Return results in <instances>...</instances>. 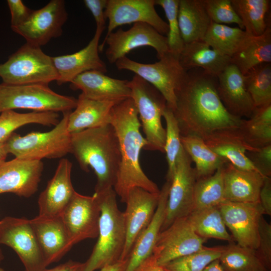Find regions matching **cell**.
<instances>
[{
    "label": "cell",
    "instance_id": "cell-1",
    "mask_svg": "<svg viewBox=\"0 0 271 271\" xmlns=\"http://www.w3.org/2000/svg\"><path fill=\"white\" fill-rule=\"evenodd\" d=\"M175 95L172 111L181 136H195L204 140L215 131L240 126L243 118L228 112L219 96L217 77L201 69L187 70Z\"/></svg>",
    "mask_w": 271,
    "mask_h": 271
},
{
    "label": "cell",
    "instance_id": "cell-2",
    "mask_svg": "<svg viewBox=\"0 0 271 271\" xmlns=\"http://www.w3.org/2000/svg\"><path fill=\"white\" fill-rule=\"evenodd\" d=\"M109 124L116 133L120 152V163L113 189L121 201L125 203L128 191L135 187L160 193L157 184L147 176L140 165V153L147 142L140 131L141 123L131 98L113 106Z\"/></svg>",
    "mask_w": 271,
    "mask_h": 271
},
{
    "label": "cell",
    "instance_id": "cell-3",
    "mask_svg": "<svg viewBox=\"0 0 271 271\" xmlns=\"http://www.w3.org/2000/svg\"><path fill=\"white\" fill-rule=\"evenodd\" d=\"M70 153L80 168H89L97 177L95 192L113 188L120 163L118 139L113 126H104L71 133Z\"/></svg>",
    "mask_w": 271,
    "mask_h": 271
},
{
    "label": "cell",
    "instance_id": "cell-4",
    "mask_svg": "<svg viewBox=\"0 0 271 271\" xmlns=\"http://www.w3.org/2000/svg\"><path fill=\"white\" fill-rule=\"evenodd\" d=\"M94 193L100 207L98 240L82 271H95L121 260L125 242L124 214L118 208L113 188Z\"/></svg>",
    "mask_w": 271,
    "mask_h": 271
},
{
    "label": "cell",
    "instance_id": "cell-5",
    "mask_svg": "<svg viewBox=\"0 0 271 271\" xmlns=\"http://www.w3.org/2000/svg\"><path fill=\"white\" fill-rule=\"evenodd\" d=\"M70 112L63 113L59 122L48 131H32L22 136L13 132L4 142L8 153L16 158L38 161L61 158L70 153L71 134L67 126Z\"/></svg>",
    "mask_w": 271,
    "mask_h": 271
},
{
    "label": "cell",
    "instance_id": "cell-6",
    "mask_svg": "<svg viewBox=\"0 0 271 271\" xmlns=\"http://www.w3.org/2000/svg\"><path fill=\"white\" fill-rule=\"evenodd\" d=\"M0 77L3 83L10 85H49L58 75L52 57L41 47L26 42L0 64Z\"/></svg>",
    "mask_w": 271,
    "mask_h": 271
},
{
    "label": "cell",
    "instance_id": "cell-7",
    "mask_svg": "<svg viewBox=\"0 0 271 271\" xmlns=\"http://www.w3.org/2000/svg\"><path fill=\"white\" fill-rule=\"evenodd\" d=\"M77 101L73 97L55 92L47 84H0V113L16 109L65 113L74 109Z\"/></svg>",
    "mask_w": 271,
    "mask_h": 271
},
{
    "label": "cell",
    "instance_id": "cell-8",
    "mask_svg": "<svg viewBox=\"0 0 271 271\" xmlns=\"http://www.w3.org/2000/svg\"><path fill=\"white\" fill-rule=\"evenodd\" d=\"M130 98L137 108L147 145L144 150L164 153L166 128L162 117L167 102L153 85L137 75L129 81Z\"/></svg>",
    "mask_w": 271,
    "mask_h": 271
},
{
    "label": "cell",
    "instance_id": "cell-9",
    "mask_svg": "<svg viewBox=\"0 0 271 271\" xmlns=\"http://www.w3.org/2000/svg\"><path fill=\"white\" fill-rule=\"evenodd\" d=\"M152 64H145L126 56L118 60V70L130 71L155 87L164 96L172 111L176 105L175 90L185 78L187 71L181 65L179 57L168 52Z\"/></svg>",
    "mask_w": 271,
    "mask_h": 271
},
{
    "label": "cell",
    "instance_id": "cell-10",
    "mask_svg": "<svg viewBox=\"0 0 271 271\" xmlns=\"http://www.w3.org/2000/svg\"><path fill=\"white\" fill-rule=\"evenodd\" d=\"M105 44L108 46L105 56L110 64H115L131 51L142 47L153 48L159 59L169 52L167 37L144 23H134L127 30L120 28L111 32L99 45V52Z\"/></svg>",
    "mask_w": 271,
    "mask_h": 271
},
{
    "label": "cell",
    "instance_id": "cell-11",
    "mask_svg": "<svg viewBox=\"0 0 271 271\" xmlns=\"http://www.w3.org/2000/svg\"><path fill=\"white\" fill-rule=\"evenodd\" d=\"M0 244L15 251L25 271H43L47 267L29 219L12 216L0 219Z\"/></svg>",
    "mask_w": 271,
    "mask_h": 271
},
{
    "label": "cell",
    "instance_id": "cell-12",
    "mask_svg": "<svg viewBox=\"0 0 271 271\" xmlns=\"http://www.w3.org/2000/svg\"><path fill=\"white\" fill-rule=\"evenodd\" d=\"M192 162L183 149L171 181L161 232L177 219L187 217L193 211L194 186L197 179Z\"/></svg>",
    "mask_w": 271,
    "mask_h": 271
},
{
    "label": "cell",
    "instance_id": "cell-13",
    "mask_svg": "<svg viewBox=\"0 0 271 271\" xmlns=\"http://www.w3.org/2000/svg\"><path fill=\"white\" fill-rule=\"evenodd\" d=\"M67 18L64 1L52 0L43 8L33 10L25 23L12 29L27 43L41 47L62 35Z\"/></svg>",
    "mask_w": 271,
    "mask_h": 271
},
{
    "label": "cell",
    "instance_id": "cell-14",
    "mask_svg": "<svg viewBox=\"0 0 271 271\" xmlns=\"http://www.w3.org/2000/svg\"><path fill=\"white\" fill-rule=\"evenodd\" d=\"M60 216L72 246L98 236L100 207L95 193L86 196L76 192Z\"/></svg>",
    "mask_w": 271,
    "mask_h": 271
},
{
    "label": "cell",
    "instance_id": "cell-15",
    "mask_svg": "<svg viewBox=\"0 0 271 271\" xmlns=\"http://www.w3.org/2000/svg\"><path fill=\"white\" fill-rule=\"evenodd\" d=\"M206 240L195 233L187 217L181 218L160 232L152 254L157 264L163 266L173 259L201 250Z\"/></svg>",
    "mask_w": 271,
    "mask_h": 271
},
{
    "label": "cell",
    "instance_id": "cell-16",
    "mask_svg": "<svg viewBox=\"0 0 271 271\" xmlns=\"http://www.w3.org/2000/svg\"><path fill=\"white\" fill-rule=\"evenodd\" d=\"M223 221L238 244L256 249L258 226L263 211L259 203H239L225 200L218 206Z\"/></svg>",
    "mask_w": 271,
    "mask_h": 271
},
{
    "label": "cell",
    "instance_id": "cell-17",
    "mask_svg": "<svg viewBox=\"0 0 271 271\" xmlns=\"http://www.w3.org/2000/svg\"><path fill=\"white\" fill-rule=\"evenodd\" d=\"M155 0H107L105 16L108 20L107 37L118 27L144 23L161 34L167 35L168 25L158 15Z\"/></svg>",
    "mask_w": 271,
    "mask_h": 271
},
{
    "label": "cell",
    "instance_id": "cell-18",
    "mask_svg": "<svg viewBox=\"0 0 271 271\" xmlns=\"http://www.w3.org/2000/svg\"><path fill=\"white\" fill-rule=\"evenodd\" d=\"M160 193L135 187L128 191L123 212L126 238L121 260L128 259L137 239L152 220L157 209Z\"/></svg>",
    "mask_w": 271,
    "mask_h": 271
},
{
    "label": "cell",
    "instance_id": "cell-19",
    "mask_svg": "<svg viewBox=\"0 0 271 271\" xmlns=\"http://www.w3.org/2000/svg\"><path fill=\"white\" fill-rule=\"evenodd\" d=\"M44 170L42 161L15 158L0 166V194L28 198L38 190Z\"/></svg>",
    "mask_w": 271,
    "mask_h": 271
},
{
    "label": "cell",
    "instance_id": "cell-20",
    "mask_svg": "<svg viewBox=\"0 0 271 271\" xmlns=\"http://www.w3.org/2000/svg\"><path fill=\"white\" fill-rule=\"evenodd\" d=\"M103 32L96 29L88 44L77 52L52 57L58 75L56 81L58 84L70 83L77 76L88 71L107 72L106 65L99 55V40Z\"/></svg>",
    "mask_w": 271,
    "mask_h": 271
},
{
    "label": "cell",
    "instance_id": "cell-21",
    "mask_svg": "<svg viewBox=\"0 0 271 271\" xmlns=\"http://www.w3.org/2000/svg\"><path fill=\"white\" fill-rule=\"evenodd\" d=\"M72 168V164L69 160H60L53 176L39 195L38 215H61L76 192L71 181Z\"/></svg>",
    "mask_w": 271,
    "mask_h": 271
},
{
    "label": "cell",
    "instance_id": "cell-22",
    "mask_svg": "<svg viewBox=\"0 0 271 271\" xmlns=\"http://www.w3.org/2000/svg\"><path fill=\"white\" fill-rule=\"evenodd\" d=\"M73 90H80L86 97L115 103L130 98L129 81L110 77L97 70L85 72L70 82Z\"/></svg>",
    "mask_w": 271,
    "mask_h": 271
},
{
    "label": "cell",
    "instance_id": "cell-23",
    "mask_svg": "<svg viewBox=\"0 0 271 271\" xmlns=\"http://www.w3.org/2000/svg\"><path fill=\"white\" fill-rule=\"evenodd\" d=\"M217 91L226 109L232 115L249 118L255 107L246 88L244 76L230 63L217 77Z\"/></svg>",
    "mask_w": 271,
    "mask_h": 271
},
{
    "label": "cell",
    "instance_id": "cell-24",
    "mask_svg": "<svg viewBox=\"0 0 271 271\" xmlns=\"http://www.w3.org/2000/svg\"><path fill=\"white\" fill-rule=\"evenodd\" d=\"M30 221L47 266L59 261L72 248L60 216L38 215Z\"/></svg>",
    "mask_w": 271,
    "mask_h": 271
},
{
    "label": "cell",
    "instance_id": "cell-25",
    "mask_svg": "<svg viewBox=\"0 0 271 271\" xmlns=\"http://www.w3.org/2000/svg\"><path fill=\"white\" fill-rule=\"evenodd\" d=\"M204 141L213 152L236 168L257 172L246 154L258 148L248 143L239 128L215 131Z\"/></svg>",
    "mask_w": 271,
    "mask_h": 271
},
{
    "label": "cell",
    "instance_id": "cell-26",
    "mask_svg": "<svg viewBox=\"0 0 271 271\" xmlns=\"http://www.w3.org/2000/svg\"><path fill=\"white\" fill-rule=\"evenodd\" d=\"M264 178L256 171L241 170L226 163L223 170L225 200L233 202L259 203Z\"/></svg>",
    "mask_w": 271,
    "mask_h": 271
},
{
    "label": "cell",
    "instance_id": "cell-27",
    "mask_svg": "<svg viewBox=\"0 0 271 271\" xmlns=\"http://www.w3.org/2000/svg\"><path fill=\"white\" fill-rule=\"evenodd\" d=\"M170 185L171 182L166 181L160 190L158 204L153 217L135 242L125 271H133L152 254L164 220Z\"/></svg>",
    "mask_w": 271,
    "mask_h": 271
},
{
    "label": "cell",
    "instance_id": "cell-28",
    "mask_svg": "<svg viewBox=\"0 0 271 271\" xmlns=\"http://www.w3.org/2000/svg\"><path fill=\"white\" fill-rule=\"evenodd\" d=\"M115 104L91 99L80 94L75 108L69 113L68 131L73 133L109 124L110 112Z\"/></svg>",
    "mask_w": 271,
    "mask_h": 271
},
{
    "label": "cell",
    "instance_id": "cell-29",
    "mask_svg": "<svg viewBox=\"0 0 271 271\" xmlns=\"http://www.w3.org/2000/svg\"><path fill=\"white\" fill-rule=\"evenodd\" d=\"M179 60L186 71L200 68L215 77L231 63L230 57L212 49L203 41L184 44Z\"/></svg>",
    "mask_w": 271,
    "mask_h": 271
},
{
    "label": "cell",
    "instance_id": "cell-30",
    "mask_svg": "<svg viewBox=\"0 0 271 271\" xmlns=\"http://www.w3.org/2000/svg\"><path fill=\"white\" fill-rule=\"evenodd\" d=\"M178 19L184 44L203 41L211 22L202 0H179Z\"/></svg>",
    "mask_w": 271,
    "mask_h": 271
},
{
    "label": "cell",
    "instance_id": "cell-31",
    "mask_svg": "<svg viewBox=\"0 0 271 271\" xmlns=\"http://www.w3.org/2000/svg\"><path fill=\"white\" fill-rule=\"evenodd\" d=\"M230 60L243 75L256 66L271 63L270 26L260 36H249Z\"/></svg>",
    "mask_w": 271,
    "mask_h": 271
},
{
    "label": "cell",
    "instance_id": "cell-32",
    "mask_svg": "<svg viewBox=\"0 0 271 271\" xmlns=\"http://www.w3.org/2000/svg\"><path fill=\"white\" fill-rule=\"evenodd\" d=\"M181 141L184 150L195 164L197 179L213 174L228 162L213 152L199 137L181 136Z\"/></svg>",
    "mask_w": 271,
    "mask_h": 271
},
{
    "label": "cell",
    "instance_id": "cell-33",
    "mask_svg": "<svg viewBox=\"0 0 271 271\" xmlns=\"http://www.w3.org/2000/svg\"><path fill=\"white\" fill-rule=\"evenodd\" d=\"M195 233L207 240L214 238L233 241L228 233L218 206L192 211L187 217Z\"/></svg>",
    "mask_w": 271,
    "mask_h": 271
},
{
    "label": "cell",
    "instance_id": "cell-34",
    "mask_svg": "<svg viewBox=\"0 0 271 271\" xmlns=\"http://www.w3.org/2000/svg\"><path fill=\"white\" fill-rule=\"evenodd\" d=\"M235 12L242 22L244 30L252 36L262 35L270 26L267 14L269 0H231Z\"/></svg>",
    "mask_w": 271,
    "mask_h": 271
},
{
    "label": "cell",
    "instance_id": "cell-35",
    "mask_svg": "<svg viewBox=\"0 0 271 271\" xmlns=\"http://www.w3.org/2000/svg\"><path fill=\"white\" fill-rule=\"evenodd\" d=\"M249 36L239 28L211 22L203 41L212 49L231 57Z\"/></svg>",
    "mask_w": 271,
    "mask_h": 271
},
{
    "label": "cell",
    "instance_id": "cell-36",
    "mask_svg": "<svg viewBox=\"0 0 271 271\" xmlns=\"http://www.w3.org/2000/svg\"><path fill=\"white\" fill-rule=\"evenodd\" d=\"M239 129L254 148L271 144V104L255 108L249 119H242Z\"/></svg>",
    "mask_w": 271,
    "mask_h": 271
},
{
    "label": "cell",
    "instance_id": "cell-37",
    "mask_svg": "<svg viewBox=\"0 0 271 271\" xmlns=\"http://www.w3.org/2000/svg\"><path fill=\"white\" fill-rule=\"evenodd\" d=\"M59 117V114L54 112L19 113L14 110L3 111L0 113V142H5L15 130L28 124L55 126L60 121Z\"/></svg>",
    "mask_w": 271,
    "mask_h": 271
},
{
    "label": "cell",
    "instance_id": "cell-38",
    "mask_svg": "<svg viewBox=\"0 0 271 271\" xmlns=\"http://www.w3.org/2000/svg\"><path fill=\"white\" fill-rule=\"evenodd\" d=\"M224 166L212 175L197 179L194 190L193 210L218 206L224 197Z\"/></svg>",
    "mask_w": 271,
    "mask_h": 271
},
{
    "label": "cell",
    "instance_id": "cell-39",
    "mask_svg": "<svg viewBox=\"0 0 271 271\" xmlns=\"http://www.w3.org/2000/svg\"><path fill=\"white\" fill-rule=\"evenodd\" d=\"M219 260L224 271H266L255 249L233 241L223 246Z\"/></svg>",
    "mask_w": 271,
    "mask_h": 271
},
{
    "label": "cell",
    "instance_id": "cell-40",
    "mask_svg": "<svg viewBox=\"0 0 271 271\" xmlns=\"http://www.w3.org/2000/svg\"><path fill=\"white\" fill-rule=\"evenodd\" d=\"M243 76L255 107L271 104V63L256 66Z\"/></svg>",
    "mask_w": 271,
    "mask_h": 271
},
{
    "label": "cell",
    "instance_id": "cell-41",
    "mask_svg": "<svg viewBox=\"0 0 271 271\" xmlns=\"http://www.w3.org/2000/svg\"><path fill=\"white\" fill-rule=\"evenodd\" d=\"M223 246L208 247L173 259L162 266L166 271H203L213 260L219 259Z\"/></svg>",
    "mask_w": 271,
    "mask_h": 271
},
{
    "label": "cell",
    "instance_id": "cell-42",
    "mask_svg": "<svg viewBox=\"0 0 271 271\" xmlns=\"http://www.w3.org/2000/svg\"><path fill=\"white\" fill-rule=\"evenodd\" d=\"M163 117L166 123V140L164 153L166 155L168 171L166 181H171L176 169L178 158L183 149L181 141V133L178 122L172 110L167 106Z\"/></svg>",
    "mask_w": 271,
    "mask_h": 271
},
{
    "label": "cell",
    "instance_id": "cell-43",
    "mask_svg": "<svg viewBox=\"0 0 271 271\" xmlns=\"http://www.w3.org/2000/svg\"><path fill=\"white\" fill-rule=\"evenodd\" d=\"M155 3L163 8L168 20L166 37L169 52L179 57L184 45L178 19L179 0H155Z\"/></svg>",
    "mask_w": 271,
    "mask_h": 271
},
{
    "label": "cell",
    "instance_id": "cell-44",
    "mask_svg": "<svg viewBox=\"0 0 271 271\" xmlns=\"http://www.w3.org/2000/svg\"><path fill=\"white\" fill-rule=\"evenodd\" d=\"M211 22L219 24H235L242 30L243 24L232 7L231 0H202Z\"/></svg>",
    "mask_w": 271,
    "mask_h": 271
},
{
    "label": "cell",
    "instance_id": "cell-45",
    "mask_svg": "<svg viewBox=\"0 0 271 271\" xmlns=\"http://www.w3.org/2000/svg\"><path fill=\"white\" fill-rule=\"evenodd\" d=\"M258 245L256 254L266 271H271V225L262 216L258 226Z\"/></svg>",
    "mask_w": 271,
    "mask_h": 271
},
{
    "label": "cell",
    "instance_id": "cell-46",
    "mask_svg": "<svg viewBox=\"0 0 271 271\" xmlns=\"http://www.w3.org/2000/svg\"><path fill=\"white\" fill-rule=\"evenodd\" d=\"M246 155L259 173L264 177H270L271 144L247 152Z\"/></svg>",
    "mask_w": 271,
    "mask_h": 271
},
{
    "label": "cell",
    "instance_id": "cell-47",
    "mask_svg": "<svg viewBox=\"0 0 271 271\" xmlns=\"http://www.w3.org/2000/svg\"><path fill=\"white\" fill-rule=\"evenodd\" d=\"M7 3L11 15L12 29L25 23L33 12L21 0H8Z\"/></svg>",
    "mask_w": 271,
    "mask_h": 271
},
{
    "label": "cell",
    "instance_id": "cell-48",
    "mask_svg": "<svg viewBox=\"0 0 271 271\" xmlns=\"http://www.w3.org/2000/svg\"><path fill=\"white\" fill-rule=\"evenodd\" d=\"M83 2L94 18L96 29L104 31L106 20L105 9L107 0H84Z\"/></svg>",
    "mask_w": 271,
    "mask_h": 271
},
{
    "label": "cell",
    "instance_id": "cell-49",
    "mask_svg": "<svg viewBox=\"0 0 271 271\" xmlns=\"http://www.w3.org/2000/svg\"><path fill=\"white\" fill-rule=\"evenodd\" d=\"M259 203L263 214L271 215V179L265 177L259 195Z\"/></svg>",
    "mask_w": 271,
    "mask_h": 271
},
{
    "label": "cell",
    "instance_id": "cell-50",
    "mask_svg": "<svg viewBox=\"0 0 271 271\" xmlns=\"http://www.w3.org/2000/svg\"><path fill=\"white\" fill-rule=\"evenodd\" d=\"M84 267V262L70 260L52 268H46L43 271H82Z\"/></svg>",
    "mask_w": 271,
    "mask_h": 271
},
{
    "label": "cell",
    "instance_id": "cell-51",
    "mask_svg": "<svg viewBox=\"0 0 271 271\" xmlns=\"http://www.w3.org/2000/svg\"><path fill=\"white\" fill-rule=\"evenodd\" d=\"M133 271H166L158 265L156 259L152 254L138 266Z\"/></svg>",
    "mask_w": 271,
    "mask_h": 271
},
{
    "label": "cell",
    "instance_id": "cell-52",
    "mask_svg": "<svg viewBox=\"0 0 271 271\" xmlns=\"http://www.w3.org/2000/svg\"><path fill=\"white\" fill-rule=\"evenodd\" d=\"M128 259L119 260L112 264L103 267L100 269V271H125Z\"/></svg>",
    "mask_w": 271,
    "mask_h": 271
},
{
    "label": "cell",
    "instance_id": "cell-53",
    "mask_svg": "<svg viewBox=\"0 0 271 271\" xmlns=\"http://www.w3.org/2000/svg\"><path fill=\"white\" fill-rule=\"evenodd\" d=\"M203 271H224L219 259H215L207 265Z\"/></svg>",
    "mask_w": 271,
    "mask_h": 271
},
{
    "label": "cell",
    "instance_id": "cell-54",
    "mask_svg": "<svg viewBox=\"0 0 271 271\" xmlns=\"http://www.w3.org/2000/svg\"><path fill=\"white\" fill-rule=\"evenodd\" d=\"M8 154L5 142H0V166L6 161Z\"/></svg>",
    "mask_w": 271,
    "mask_h": 271
},
{
    "label": "cell",
    "instance_id": "cell-55",
    "mask_svg": "<svg viewBox=\"0 0 271 271\" xmlns=\"http://www.w3.org/2000/svg\"><path fill=\"white\" fill-rule=\"evenodd\" d=\"M4 259V255L2 249L0 248V264Z\"/></svg>",
    "mask_w": 271,
    "mask_h": 271
},
{
    "label": "cell",
    "instance_id": "cell-56",
    "mask_svg": "<svg viewBox=\"0 0 271 271\" xmlns=\"http://www.w3.org/2000/svg\"><path fill=\"white\" fill-rule=\"evenodd\" d=\"M0 271H6V270H5L4 269L0 267Z\"/></svg>",
    "mask_w": 271,
    "mask_h": 271
}]
</instances>
